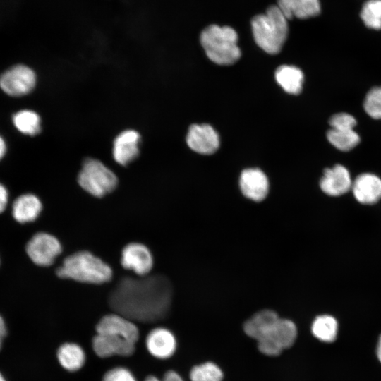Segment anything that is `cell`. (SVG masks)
I'll return each mask as SVG.
<instances>
[{
    "mask_svg": "<svg viewBox=\"0 0 381 381\" xmlns=\"http://www.w3.org/2000/svg\"><path fill=\"white\" fill-rule=\"evenodd\" d=\"M172 285L164 275L122 278L109 296L116 313L132 321L155 322L164 319L171 308Z\"/></svg>",
    "mask_w": 381,
    "mask_h": 381,
    "instance_id": "1",
    "label": "cell"
},
{
    "mask_svg": "<svg viewBox=\"0 0 381 381\" xmlns=\"http://www.w3.org/2000/svg\"><path fill=\"white\" fill-rule=\"evenodd\" d=\"M288 19L277 5L255 16L251 28L255 43L265 52L277 54L282 50L289 32Z\"/></svg>",
    "mask_w": 381,
    "mask_h": 381,
    "instance_id": "2",
    "label": "cell"
},
{
    "mask_svg": "<svg viewBox=\"0 0 381 381\" xmlns=\"http://www.w3.org/2000/svg\"><path fill=\"white\" fill-rule=\"evenodd\" d=\"M60 278L80 282L103 284L111 280L112 270L109 265L88 251H79L64 259L56 270Z\"/></svg>",
    "mask_w": 381,
    "mask_h": 381,
    "instance_id": "3",
    "label": "cell"
},
{
    "mask_svg": "<svg viewBox=\"0 0 381 381\" xmlns=\"http://www.w3.org/2000/svg\"><path fill=\"white\" fill-rule=\"evenodd\" d=\"M200 40L207 57L219 65H231L241 57L238 35L229 26L210 25L201 32Z\"/></svg>",
    "mask_w": 381,
    "mask_h": 381,
    "instance_id": "4",
    "label": "cell"
},
{
    "mask_svg": "<svg viewBox=\"0 0 381 381\" xmlns=\"http://www.w3.org/2000/svg\"><path fill=\"white\" fill-rule=\"evenodd\" d=\"M79 185L93 196L100 198L113 191L117 184L116 176L100 161L87 158L78 176Z\"/></svg>",
    "mask_w": 381,
    "mask_h": 381,
    "instance_id": "5",
    "label": "cell"
},
{
    "mask_svg": "<svg viewBox=\"0 0 381 381\" xmlns=\"http://www.w3.org/2000/svg\"><path fill=\"white\" fill-rule=\"evenodd\" d=\"M36 81V75L32 69L23 64H17L0 75V88L10 97H19L31 92Z\"/></svg>",
    "mask_w": 381,
    "mask_h": 381,
    "instance_id": "6",
    "label": "cell"
},
{
    "mask_svg": "<svg viewBox=\"0 0 381 381\" xmlns=\"http://www.w3.org/2000/svg\"><path fill=\"white\" fill-rule=\"evenodd\" d=\"M61 250L59 240L43 232L35 234L26 246L28 255L35 264L40 266L51 265Z\"/></svg>",
    "mask_w": 381,
    "mask_h": 381,
    "instance_id": "7",
    "label": "cell"
},
{
    "mask_svg": "<svg viewBox=\"0 0 381 381\" xmlns=\"http://www.w3.org/2000/svg\"><path fill=\"white\" fill-rule=\"evenodd\" d=\"M96 332L120 337L134 343L139 338V330L133 321L116 313L102 318L96 325Z\"/></svg>",
    "mask_w": 381,
    "mask_h": 381,
    "instance_id": "8",
    "label": "cell"
},
{
    "mask_svg": "<svg viewBox=\"0 0 381 381\" xmlns=\"http://www.w3.org/2000/svg\"><path fill=\"white\" fill-rule=\"evenodd\" d=\"M186 143L191 150L198 153L211 155L218 150L219 138L211 126L193 124L188 129Z\"/></svg>",
    "mask_w": 381,
    "mask_h": 381,
    "instance_id": "9",
    "label": "cell"
},
{
    "mask_svg": "<svg viewBox=\"0 0 381 381\" xmlns=\"http://www.w3.org/2000/svg\"><path fill=\"white\" fill-rule=\"evenodd\" d=\"M121 262L125 269L144 277L152 270L153 259L150 250L145 245L131 243L123 248Z\"/></svg>",
    "mask_w": 381,
    "mask_h": 381,
    "instance_id": "10",
    "label": "cell"
},
{
    "mask_svg": "<svg viewBox=\"0 0 381 381\" xmlns=\"http://www.w3.org/2000/svg\"><path fill=\"white\" fill-rule=\"evenodd\" d=\"M92 348L100 358L113 356L126 357L133 354L135 343L120 337L97 333L92 339Z\"/></svg>",
    "mask_w": 381,
    "mask_h": 381,
    "instance_id": "11",
    "label": "cell"
},
{
    "mask_svg": "<svg viewBox=\"0 0 381 381\" xmlns=\"http://www.w3.org/2000/svg\"><path fill=\"white\" fill-rule=\"evenodd\" d=\"M145 344L149 353L159 359L171 358L177 346L174 334L169 329L164 327L152 329L146 337Z\"/></svg>",
    "mask_w": 381,
    "mask_h": 381,
    "instance_id": "12",
    "label": "cell"
},
{
    "mask_svg": "<svg viewBox=\"0 0 381 381\" xmlns=\"http://www.w3.org/2000/svg\"><path fill=\"white\" fill-rule=\"evenodd\" d=\"M352 183L348 169L341 164H336L325 169L320 186L327 195L339 196L348 192Z\"/></svg>",
    "mask_w": 381,
    "mask_h": 381,
    "instance_id": "13",
    "label": "cell"
},
{
    "mask_svg": "<svg viewBox=\"0 0 381 381\" xmlns=\"http://www.w3.org/2000/svg\"><path fill=\"white\" fill-rule=\"evenodd\" d=\"M239 185L242 193L250 200L258 202L264 200L269 191L266 175L258 169H247L242 171Z\"/></svg>",
    "mask_w": 381,
    "mask_h": 381,
    "instance_id": "14",
    "label": "cell"
},
{
    "mask_svg": "<svg viewBox=\"0 0 381 381\" xmlns=\"http://www.w3.org/2000/svg\"><path fill=\"white\" fill-rule=\"evenodd\" d=\"M351 188L355 198L361 204L372 205L381 199V179L373 174L358 175Z\"/></svg>",
    "mask_w": 381,
    "mask_h": 381,
    "instance_id": "15",
    "label": "cell"
},
{
    "mask_svg": "<svg viewBox=\"0 0 381 381\" xmlns=\"http://www.w3.org/2000/svg\"><path fill=\"white\" fill-rule=\"evenodd\" d=\"M139 133L133 130L121 133L114 141L113 157L121 165H126L139 155Z\"/></svg>",
    "mask_w": 381,
    "mask_h": 381,
    "instance_id": "16",
    "label": "cell"
},
{
    "mask_svg": "<svg viewBox=\"0 0 381 381\" xmlns=\"http://www.w3.org/2000/svg\"><path fill=\"white\" fill-rule=\"evenodd\" d=\"M279 318L273 310H260L246 321L243 331L248 337L258 341L271 333Z\"/></svg>",
    "mask_w": 381,
    "mask_h": 381,
    "instance_id": "17",
    "label": "cell"
},
{
    "mask_svg": "<svg viewBox=\"0 0 381 381\" xmlns=\"http://www.w3.org/2000/svg\"><path fill=\"white\" fill-rule=\"evenodd\" d=\"M277 6L288 20L294 17L306 19L320 12L319 0H277Z\"/></svg>",
    "mask_w": 381,
    "mask_h": 381,
    "instance_id": "18",
    "label": "cell"
},
{
    "mask_svg": "<svg viewBox=\"0 0 381 381\" xmlns=\"http://www.w3.org/2000/svg\"><path fill=\"white\" fill-rule=\"evenodd\" d=\"M42 205L35 195L27 193L18 197L13 203L12 214L20 223H28L35 220L40 214Z\"/></svg>",
    "mask_w": 381,
    "mask_h": 381,
    "instance_id": "19",
    "label": "cell"
},
{
    "mask_svg": "<svg viewBox=\"0 0 381 381\" xmlns=\"http://www.w3.org/2000/svg\"><path fill=\"white\" fill-rule=\"evenodd\" d=\"M60 365L66 370L75 372L84 365L85 354L83 348L75 343H64L57 351Z\"/></svg>",
    "mask_w": 381,
    "mask_h": 381,
    "instance_id": "20",
    "label": "cell"
},
{
    "mask_svg": "<svg viewBox=\"0 0 381 381\" xmlns=\"http://www.w3.org/2000/svg\"><path fill=\"white\" fill-rule=\"evenodd\" d=\"M275 78L284 90L289 94L298 95L302 90L303 74L296 66L287 65L279 66L276 70Z\"/></svg>",
    "mask_w": 381,
    "mask_h": 381,
    "instance_id": "21",
    "label": "cell"
},
{
    "mask_svg": "<svg viewBox=\"0 0 381 381\" xmlns=\"http://www.w3.org/2000/svg\"><path fill=\"white\" fill-rule=\"evenodd\" d=\"M296 337L297 328L295 323L288 319L279 318L271 333L264 338L270 339L284 351L293 346Z\"/></svg>",
    "mask_w": 381,
    "mask_h": 381,
    "instance_id": "22",
    "label": "cell"
},
{
    "mask_svg": "<svg viewBox=\"0 0 381 381\" xmlns=\"http://www.w3.org/2000/svg\"><path fill=\"white\" fill-rule=\"evenodd\" d=\"M15 128L21 133L30 136L38 134L41 131V120L39 115L30 109H22L12 116Z\"/></svg>",
    "mask_w": 381,
    "mask_h": 381,
    "instance_id": "23",
    "label": "cell"
},
{
    "mask_svg": "<svg viewBox=\"0 0 381 381\" xmlns=\"http://www.w3.org/2000/svg\"><path fill=\"white\" fill-rule=\"evenodd\" d=\"M337 331L338 324L336 319L329 315L318 316L311 325L313 336L323 342L334 341L337 338Z\"/></svg>",
    "mask_w": 381,
    "mask_h": 381,
    "instance_id": "24",
    "label": "cell"
},
{
    "mask_svg": "<svg viewBox=\"0 0 381 381\" xmlns=\"http://www.w3.org/2000/svg\"><path fill=\"white\" fill-rule=\"evenodd\" d=\"M329 142L341 151H349L360 143V136L353 130L331 128L327 133Z\"/></svg>",
    "mask_w": 381,
    "mask_h": 381,
    "instance_id": "25",
    "label": "cell"
},
{
    "mask_svg": "<svg viewBox=\"0 0 381 381\" xmlns=\"http://www.w3.org/2000/svg\"><path fill=\"white\" fill-rule=\"evenodd\" d=\"M223 377L221 368L212 361L195 365L190 371L191 381H222Z\"/></svg>",
    "mask_w": 381,
    "mask_h": 381,
    "instance_id": "26",
    "label": "cell"
},
{
    "mask_svg": "<svg viewBox=\"0 0 381 381\" xmlns=\"http://www.w3.org/2000/svg\"><path fill=\"white\" fill-rule=\"evenodd\" d=\"M361 18L369 28L381 30V0H368L362 7Z\"/></svg>",
    "mask_w": 381,
    "mask_h": 381,
    "instance_id": "27",
    "label": "cell"
},
{
    "mask_svg": "<svg viewBox=\"0 0 381 381\" xmlns=\"http://www.w3.org/2000/svg\"><path fill=\"white\" fill-rule=\"evenodd\" d=\"M363 108L375 119H381V86L371 88L365 95Z\"/></svg>",
    "mask_w": 381,
    "mask_h": 381,
    "instance_id": "28",
    "label": "cell"
},
{
    "mask_svg": "<svg viewBox=\"0 0 381 381\" xmlns=\"http://www.w3.org/2000/svg\"><path fill=\"white\" fill-rule=\"evenodd\" d=\"M332 128L337 130H353L356 126V119L347 113L334 114L329 121Z\"/></svg>",
    "mask_w": 381,
    "mask_h": 381,
    "instance_id": "29",
    "label": "cell"
},
{
    "mask_svg": "<svg viewBox=\"0 0 381 381\" xmlns=\"http://www.w3.org/2000/svg\"><path fill=\"white\" fill-rule=\"evenodd\" d=\"M102 381H137L133 374L127 368L116 367L108 370Z\"/></svg>",
    "mask_w": 381,
    "mask_h": 381,
    "instance_id": "30",
    "label": "cell"
},
{
    "mask_svg": "<svg viewBox=\"0 0 381 381\" xmlns=\"http://www.w3.org/2000/svg\"><path fill=\"white\" fill-rule=\"evenodd\" d=\"M8 193L4 185L0 183V213L6 209L8 203Z\"/></svg>",
    "mask_w": 381,
    "mask_h": 381,
    "instance_id": "31",
    "label": "cell"
},
{
    "mask_svg": "<svg viewBox=\"0 0 381 381\" xmlns=\"http://www.w3.org/2000/svg\"><path fill=\"white\" fill-rule=\"evenodd\" d=\"M162 381H184L181 376L174 370L167 371Z\"/></svg>",
    "mask_w": 381,
    "mask_h": 381,
    "instance_id": "32",
    "label": "cell"
},
{
    "mask_svg": "<svg viewBox=\"0 0 381 381\" xmlns=\"http://www.w3.org/2000/svg\"><path fill=\"white\" fill-rule=\"evenodd\" d=\"M6 335V328L3 318L0 316V349L2 346L3 339Z\"/></svg>",
    "mask_w": 381,
    "mask_h": 381,
    "instance_id": "33",
    "label": "cell"
},
{
    "mask_svg": "<svg viewBox=\"0 0 381 381\" xmlns=\"http://www.w3.org/2000/svg\"><path fill=\"white\" fill-rule=\"evenodd\" d=\"M6 152V144L4 139L0 135V160L3 159Z\"/></svg>",
    "mask_w": 381,
    "mask_h": 381,
    "instance_id": "34",
    "label": "cell"
},
{
    "mask_svg": "<svg viewBox=\"0 0 381 381\" xmlns=\"http://www.w3.org/2000/svg\"><path fill=\"white\" fill-rule=\"evenodd\" d=\"M377 356L379 361L381 362V335L380 337L377 346Z\"/></svg>",
    "mask_w": 381,
    "mask_h": 381,
    "instance_id": "35",
    "label": "cell"
},
{
    "mask_svg": "<svg viewBox=\"0 0 381 381\" xmlns=\"http://www.w3.org/2000/svg\"><path fill=\"white\" fill-rule=\"evenodd\" d=\"M145 381H162L159 380L157 377L153 375L148 376Z\"/></svg>",
    "mask_w": 381,
    "mask_h": 381,
    "instance_id": "36",
    "label": "cell"
},
{
    "mask_svg": "<svg viewBox=\"0 0 381 381\" xmlns=\"http://www.w3.org/2000/svg\"><path fill=\"white\" fill-rule=\"evenodd\" d=\"M0 381H6L3 375L0 373Z\"/></svg>",
    "mask_w": 381,
    "mask_h": 381,
    "instance_id": "37",
    "label": "cell"
}]
</instances>
